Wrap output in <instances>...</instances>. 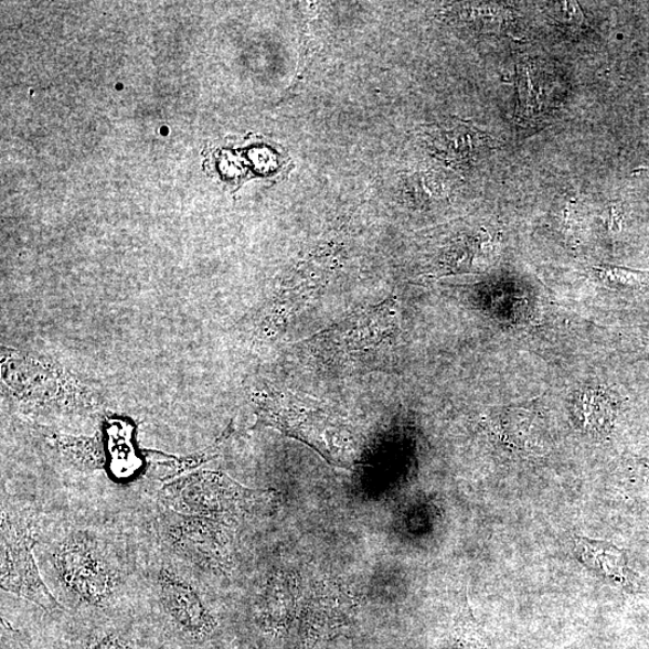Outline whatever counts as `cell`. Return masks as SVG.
I'll list each match as a JSON object with an SVG mask.
<instances>
[{
    "label": "cell",
    "instance_id": "1",
    "mask_svg": "<svg viewBox=\"0 0 649 649\" xmlns=\"http://www.w3.org/2000/svg\"><path fill=\"white\" fill-rule=\"evenodd\" d=\"M274 491L251 490L220 471H199L164 486L159 503L164 513L199 523L236 544L241 525L266 513Z\"/></svg>",
    "mask_w": 649,
    "mask_h": 649
},
{
    "label": "cell",
    "instance_id": "11",
    "mask_svg": "<svg viewBox=\"0 0 649 649\" xmlns=\"http://www.w3.org/2000/svg\"><path fill=\"white\" fill-rule=\"evenodd\" d=\"M67 455L81 467L99 468L103 465V457L98 445L94 440L58 438L56 440Z\"/></svg>",
    "mask_w": 649,
    "mask_h": 649
},
{
    "label": "cell",
    "instance_id": "8",
    "mask_svg": "<svg viewBox=\"0 0 649 649\" xmlns=\"http://www.w3.org/2000/svg\"><path fill=\"white\" fill-rule=\"evenodd\" d=\"M575 551L581 562L605 577L625 584L628 578L626 553L614 545L575 538Z\"/></svg>",
    "mask_w": 649,
    "mask_h": 649
},
{
    "label": "cell",
    "instance_id": "12",
    "mask_svg": "<svg viewBox=\"0 0 649 649\" xmlns=\"http://www.w3.org/2000/svg\"><path fill=\"white\" fill-rule=\"evenodd\" d=\"M87 649H127V646L117 638L107 637L94 642Z\"/></svg>",
    "mask_w": 649,
    "mask_h": 649
},
{
    "label": "cell",
    "instance_id": "3",
    "mask_svg": "<svg viewBox=\"0 0 649 649\" xmlns=\"http://www.w3.org/2000/svg\"><path fill=\"white\" fill-rule=\"evenodd\" d=\"M255 403L262 425L304 441L333 466L353 467L350 433L332 413L278 390H264Z\"/></svg>",
    "mask_w": 649,
    "mask_h": 649
},
{
    "label": "cell",
    "instance_id": "10",
    "mask_svg": "<svg viewBox=\"0 0 649 649\" xmlns=\"http://www.w3.org/2000/svg\"><path fill=\"white\" fill-rule=\"evenodd\" d=\"M297 597L294 578L287 575H275L268 581L262 599V613L268 624H277L287 617Z\"/></svg>",
    "mask_w": 649,
    "mask_h": 649
},
{
    "label": "cell",
    "instance_id": "7",
    "mask_svg": "<svg viewBox=\"0 0 649 649\" xmlns=\"http://www.w3.org/2000/svg\"><path fill=\"white\" fill-rule=\"evenodd\" d=\"M520 120H532L543 114L547 105L551 78L543 67L532 61L521 62L518 75Z\"/></svg>",
    "mask_w": 649,
    "mask_h": 649
},
{
    "label": "cell",
    "instance_id": "4",
    "mask_svg": "<svg viewBox=\"0 0 649 649\" xmlns=\"http://www.w3.org/2000/svg\"><path fill=\"white\" fill-rule=\"evenodd\" d=\"M4 498V497H3ZM34 515L31 511L2 504V588L52 611L60 607L40 576L34 561Z\"/></svg>",
    "mask_w": 649,
    "mask_h": 649
},
{
    "label": "cell",
    "instance_id": "2",
    "mask_svg": "<svg viewBox=\"0 0 649 649\" xmlns=\"http://www.w3.org/2000/svg\"><path fill=\"white\" fill-rule=\"evenodd\" d=\"M395 296L363 308L296 345L297 354L324 369H345L386 353L398 336Z\"/></svg>",
    "mask_w": 649,
    "mask_h": 649
},
{
    "label": "cell",
    "instance_id": "9",
    "mask_svg": "<svg viewBox=\"0 0 649 649\" xmlns=\"http://www.w3.org/2000/svg\"><path fill=\"white\" fill-rule=\"evenodd\" d=\"M574 409L586 429L604 433L614 425L617 400L604 390H586L575 400Z\"/></svg>",
    "mask_w": 649,
    "mask_h": 649
},
{
    "label": "cell",
    "instance_id": "5",
    "mask_svg": "<svg viewBox=\"0 0 649 649\" xmlns=\"http://www.w3.org/2000/svg\"><path fill=\"white\" fill-rule=\"evenodd\" d=\"M54 565L62 583L76 597L92 605L110 599L115 587L114 572L89 540L74 538L65 541L54 554Z\"/></svg>",
    "mask_w": 649,
    "mask_h": 649
},
{
    "label": "cell",
    "instance_id": "6",
    "mask_svg": "<svg viewBox=\"0 0 649 649\" xmlns=\"http://www.w3.org/2000/svg\"><path fill=\"white\" fill-rule=\"evenodd\" d=\"M160 599L167 613L183 631L201 638L213 629V618L195 586L169 570L159 576Z\"/></svg>",
    "mask_w": 649,
    "mask_h": 649
}]
</instances>
